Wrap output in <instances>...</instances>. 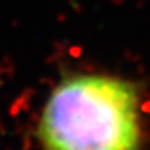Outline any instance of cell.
Masks as SVG:
<instances>
[{
	"label": "cell",
	"mask_w": 150,
	"mask_h": 150,
	"mask_svg": "<svg viewBox=\"0 0 150 150\" xmlns=\"http://www.w3.org/2000/svg\"><path fill=\"white\" fill-rule=\"evenodd\" d=\"M37 136L45 150H139L138 92L106 75L69 77L51 93Z\"/></svg>",
	"instance_id": "6da1fadb"
}]
</instances>
